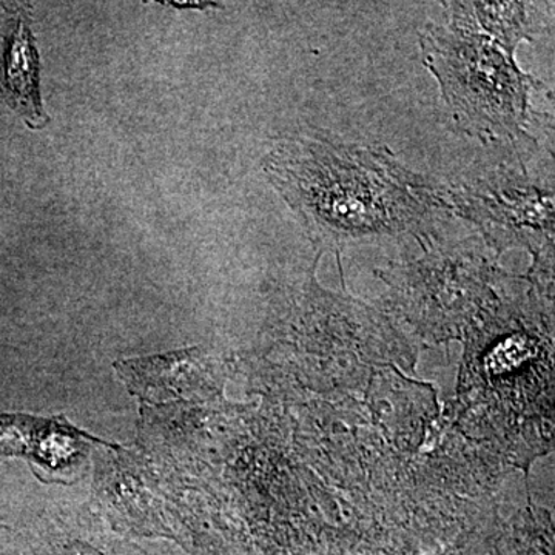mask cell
<instances>
[{
    "label": "cell",
    "instance_id": "obj_1",
    "mask_svg": "<svg viewBox=\"0 0 555 555\" xmlns=\"http://www.w3.org/2000/svg\"><path fill=\"white\" fill-rule=\"evenodd\" d=\"M264 171L318 255L379 240L426 247L451 217L447 185L409 169L385 145L345 141L317 127L276 141Z\"/></svg>",
    "mask_w": 555,
    "mask_h": 555
},
{
    "label": "cell",
    "instance_id": "obj_3",
    "mask_svg": "<svg viewBox=\"0 0 555 555\" xmlns=\"http://www.w3.org/2000/svg\"><path fill=\"white\" fill-rule=\"evenodd\" d=\"M517 163L447 185L449 211L474 225L495 254L525 248L532 257L528 280L553 292L554 177H537Z\"/></svg>",
    "mask_w": 555,
    "mask_h": 555
},
{
    "label": "cell",
    "instance_id": "obj_6",
    "mask_svg": "<svg viewBox=\"0 0 555 555\" xmlns=\"http://www.w3.org/2000/svg\"><path fill=\"white\" fill-rule=\"evenodd\" d=\"M554 3L547 2H473L478 27L511 56L521 42H535L553 30Z\"/></svg>",
    "mask_w": 555,
    "mask_h": 555
},
{
    "label": "cell",
    "instance_id": "obj_4",
    "mask_svg": "<svg viewBox=\"0 0 555 555\" xmlns=\"http://www.w3.org/2000/svg\"><path fill=\"white\" fill-rule=\"evenodd\" d=\"M423 248L422 257L396 262L378 275L390 288L393 308L422 334L454 337L494 301L503 270L476 246L434 240Z\"/></svg>",
    "mask_w": 555,
    "mask_h": 555
},
{
    "label": "cell",
    "instance_id": "obj_2",
    "mask_svg": "<svg viewBox=\"0 0 555 555\" xmlns=\"http://www.w3.org/2000/svg\"><path fill=\"white\" fill-rule=\"evenodd\" d=\"M444 5L448 24H427L418 42L455 129L481 144H509L528 163L537 145L532 126L542 116L532 100L551 90L480 30L473 2Z\"/></svg>",
    "mask_w": 555,
    "mask_h": 555
},
{
    "label": "cell",
    "instance_id": "obj_5",
    "mask_svg": "<svg viewBox=\"0 0 555 555\" xmlns=\"http://www.w3.org/2000/svg\"><path fill=\"white\" fill-rule=\"evenodd\" d=\"M7 11L10 20L0 57V93L30 129H43L50 118L40 98L39 53L30 16L21 5L7 7Z\"/></svg>",
    "mask_w": 555,
    "mask_h": 555
}]
</instances>
